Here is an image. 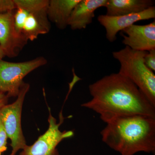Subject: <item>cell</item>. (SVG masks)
Returning a JSON list of instances; mask_svg holds the SVG:
<instances>
[{
  "label": "cell",
  "mask_w": 155,
  "mask_h": 155,
  "mask_svg": "<svg viewBox=\"0 0 155 155\" xmlns=\"http://www.w3.org/2000/svg\"><path fill=\"white\" fill-rule=\"evenodd\" d=\"M92 99L81 105L99 114L106 123L122 116L143 115L155 117V107L130 80L112 73L89 86Z\"/></svg>",
  "instance_id": "cell-1"
},
{
  "label": "cell",
  "mask_w": 155,
  "mask_h": 155,
  "mask_svg": "<svg viewBox=\"0 0 155 155\" xmlns=\"http://www.w3.org/2000/svg\"><path fill=\"white\" fill-rule=\"evenodd\" d=\"M102 140L121 155L155 151V117L133 115L115 118L106 123Z\"/></svg>",
  "instance_id": "cell-2"
},
{
  "label": "cell",
  "mask_w": 155,
  "mask_h": 155,
  "mask_svg": "<svg viewBox=\"0 0 155 155\" xmlns=\"http://www.w3.org/2000/svg\"><path fill=\"white\" fill-rule=\"evenodd\" d=\"M147 52L125 46L112 54L120 63L119 74L130 79L155 107V75L145 64Z\"/></svg>",
  "instance_id": "cell-3"
},
{
  "label": "cell",
  "mask_w": 155,
  "mask_h": 155,
  "mask_svg": "<svg viewBox=\"0 0 155 155\" xmlns=\"http://www.w3.org/2000/svg\"><path fill=\"white\" fill-rule=\"evenodd\" d=\"M29 87L28 84L23 82L16 101L0 110V117L7 136L11 140L12 150L9 155H16L18 151L23 149L26 145L22 132L21 115L23 102Z\"/></svg>",
  "instance_id": "cell-4"
},
{
  "label": "cell",
  "mask_w": 155,
  "mask_h": 155,
  "mask_svg": "<svg viewBox=\"0 0 155 155\" xmlns=\"http://www.w3.org/2000/svg\"><path fill=\"white\" fill-rule=\"evenodd\" d=\"M43 57L31 61L12 63L0 61V92L7 93V96L17 97L26 75L39 67L46 64Z\"/></svg>",
  "instance_id": "cell-5"
},
{
  "label": "cell",
  "mask_w": 155,
  "mask_h": 155,
  "mask_svg": "<svg viewBox=\"0 0 155 155\" xmlns=\"http://www.w3.org/2000/svg\"><path fill=\"white\" fill-rule=\"evenodd\" d=\"M49 127L47 130L33 144L26 145L19 155H60L57 149L58 144L64 139L74 136L72 130L61 131L59 129L64 119L62 112L59 116L60 122L57 123V120L51 114L49 108Z\"/></svg>",
  "instance_id": "cell-6"
},
{
  "label": "cell",
  "mask_w": 155,
  "mask_h": 155,
  "mask_svg": "<svg viewBox=\"0 0 155 155\" xmlns=\"http://www.w3.org/2000/svg\"><path fill=\"white\" fill-rule=\"evenodd\" d=\"M14 12L0 13V46L6 56L10 58L17 57L28 41L25 37L16 32Z\"/></svg>",
  "instance_id": "cell-7"
},
{
  "label": "cell",
  "mask_w": 155,
  "mask_h": 155,
  "mask_svg": "<svg viewBox=\"0 0 155 155\" xmlns=\"http://www.w3.org/2000/svg\"><path fill=\"white\" fill-rule=\"evenodd\" d=\"M155 18V7L153 6L137 14L116 17L100 15L97 17V20L105 28L106 37L108 40L113 42L117 39V34L119 31H122L137 21Z\"/></svg>",
  "instance_id": "cell-8"
},
{
  "label": "cell",
  "mask_w": 155,
  "mask_h": 155,
  "mask_svg": "<svg viewBox=\"0 0 155 155\" xmlns=\"http://www.w3.org/2000/svg\"><path fill=\"white\" fill-rule=\"evenodd\" d=\"M122 43L134 50L148 51L155 49V21L147 25L134 24L122 31Z\"/></svg>",
  "instance_id": "cell-9"
},
{
  "label": "cell",
  "mask_w": 155,
  "mask_h": 155,
  "mask_svg": "<svg viewBox=\"0 0 155 155\" xmlns=\"http://www.w3.org/2000/svg\"><path fill=\"white\" fill-rule=\"evenodd\" d=\"M107 0H81L73 9L68 21L72 30L85 29L92 23L95 11L105 7Z\"/></svg>",
  "instance_id": "cell-10"
},
{
  "label": "cell",
  "mask_w": 155,
  "mask_h": 155,
  "mask_svg": "<svg viewBox=\"0 0 155 155\" xmlns=\"http://www.w3.org/2000/svg\"><path fill=\"white\" fill-rule=\"evenodd\" d=\"M152 0H107L106 15L111 17L140 13L154 6Z\"/></svg>",
  "instance_id": "cell-11"
},
{
  "label": "cell",
  "mask_w": 155,
  "mask_h": 155,
  "mask_svg": "<svg viewBox=\"0 0 155 155\" xmlns=\"http://www.w3.org/2000/svg\"><path fill=\"white\" fill-rule=\"evenodd\" d=\"M81 0H51L48 8L49 20L60 29L68 25V21L75 6Z\"/></svg>",
  "instance_id": "cell-12"
},
{
  "label": "cell",
  "mask_w": 155,
  "mask_h": 155,
  "mask_svg": "<svg viewBox=\"0 0 155 155\" xmlns=\"http://www.w3.org/2000/svg\"><path fill=\"white\" fill-rule=\"evenodd\" d=\"M16 8L24 9L35 16L48 31L51 24L48 16L49 0H14Z\"/></svg>",
  "instance_id": "cell-13"
},
{
  "label": "cell",
  "mask_w": 155,
  "mask_h": 155,
  "mask_svg": "<svg viewBox=\"0 0 155 155\" xmlns=\"http://www.w3.org/2000/svg\"><path fill=\"white\" fill-rule=\"evenodd\" d=\"M48 32L36 17L32 14H28L22 31V34L27 40L33 41L40 35Z\"/></svg>",
  "instance_id": "cell-14"
},
{
  "label": "cell",
  "mask_w": 155,
  "mask_h": 155,
  "mask_svg": "<svg viewBox=\"0 0 155 155\" xmlns=\"http://www.w3.org/2000/svg\"><path fill=\"white\" fill-rule=\"evenodd\" d=\"M29 13L22 8H17L14 12V26L16 32L20 36H23L22 31L25 21Z\"/></svg>",
  "instance_id": "cell-15"
},
{
  "label": "cell",
  "mask_w": 155,
  "mask_h": 155,
  "mask_svg": "<svg viewBox=\"0 0 155 155\" xmlns=\"http://www.w3.org/2000/svg\"><path fill=\"white\" fill-rule=\"evenodd\" d=\"M144 63L147 67L153 72L155 71V49L147 51L144 56Z\"/></svg>",
  "instance_id": "cell-16"
},
{
  "label": "cell",
  "mask_w": 155,
  "mask_h": 155,
  "mask_svg": "<svg viewBox=\"0 0 155 155\" xmlns=\"http://www.w3.org/2000/svg\"><path fill=\"white\" fill-rule=\"evenodd\" d=\"M7 134L4 128L2 119L0 117V153H2L7 149Z\"/></svg>",
  "instance_id": "cell-17"
},
{
  "label": "cell",
  "mask_w": 155,
  "mask_h": 155,
  "mask_svg": "<svg viewBox=\"0 0 155 155\" xmlns=\"http://www.w3.org/2000/svg\"><path fill=\"white\" fill-rule=\"evenodd\" d=\"M16 9L14 0H0V13L14 11Z\"/></svg>",
  "instance_id": "cell-18"
},
{
  "label": "cell",
  "mask_w": 155,
  "mask_h": 155,
  "mask_svg": "<svg viewBox=\"0 0 155 155\" xmlns=\"http://www.w3.org/2000/svg\"><path fill=\"white\" fill-rule=\"evenodd\" d=\"M8 97L3 93L0 92V110L8 104Z\"/></svg>",
  "instance_id": "cell-19"
},
{
  "label": "cell",
  "mask_w": 155,
  "mask_h": 155,
  "mask_svg": "<svg viewBox=\"0 0 155 155\" xmlns=\"http://www.w3.org/2000/svg\"><path fill=\"white\" fill-rule=\"evenodd\" d=\"M5 52L3 51L2 49L0 46V61L2 60L3 58H5Z\"/></svg>",
  "instance_id": "cell-20"
},
{
  "label": "cell",
  "mask_w": 155,
  "mask_h": 155,
  "mask_svg": "<svg viewBox=\"0 0 155 155\" xmlns=\"http://www.w3.org/2000/svg\"><path fill=\"white\" fill-rule=\"evenodd\" d=\"M2 153H0V155H2Z\"/></svg>",
  "instance_id": "cell-21"
}]
</instances>
